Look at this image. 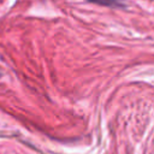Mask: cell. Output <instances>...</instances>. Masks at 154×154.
<instances>
[{
    "mask_svg": "<svg viewBox=\"0 0 154 154\" xmlns=\"http://www.w3.org/2000/svg\"><path fill=\"white\" fill-rule=\"evenodd\" d=\"M93 2H97V4H102V5H116L119 4L120 0H90Z\"/></svg>",
    "mask_w": 154,
    "mask_h": 154,
    "instance_id": "obj_1",
    "label": "cell"
}]
</instances>
